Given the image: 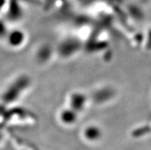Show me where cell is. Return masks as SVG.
Masks as SVG:
<instances>
[{
  "mask_svg": "<svg viewBox=\"0 0 151 150\" xmlns=\"http://www.w3.org/2000/svg\"><path fill=\"white\" fill-rule=\"evenodd\" d=\"M24 34L22 32L19 30L11 31L8 32L5 40L7 42L8 46L12 48H18L21 47L24 42Z\"/></svg>",
  "mask_w": 151,
  "mask_h": 150,
  "instance_id": "obj_1",
  "label": "cell"
},
{
  "mask_svg": "<svg viewBox=\"0 0 151 150\" xmlns=\"http://www.w3.org/2000/svg\"><path fill=\"white\" fill-rule=\"evenodd\" d=\"M9 31L6 25V23L3 20L0 19V39H5Z\"/></svg>",
  "mask_w": 151,
  "mask_h": 150,
  "instance_id": "obj_2",
  "label": "cell"
},
{
  "mask_svg": "<svg viewBox=\"0 0 151 150\" xmlns=\"http://www.w3.org/2000/svg\"><path fill=\"white\" fill-rule=\"evenodd\" d=\"M6 5V0H0V11L3 9V8Z\"/></svg>",
  "mask_w": 151,
  "mask_h": 150,
  "instance_id": "obj_3",
  "label": "cell"
}]
</instances>
